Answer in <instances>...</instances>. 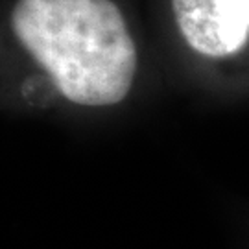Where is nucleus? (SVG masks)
<instances>
[{
  "mask_svg": "<svg viewBox=\"0 0 249 249\" xmlns=\"http://www.w3.org/2000/svg\"><path fill=\"white\" fill-rule=\"evenodd\" d=\"M9 24L67 100L104 107L131 90L137 48L115 2L17 0Z\"/></svg>",
  "mask_w": 249,
  "mask_h": 249,
  "instance_id": "obj_1",
  "label": "nucleus"
},
{
  "mask_svg": "<svg viewBox=\"0 0 249 249\" xmlns=\"http://www.w3.org/2000/svg\"><path fill=\"white\" fill-rule=\"evenodd\" d=\"M188 46L209 57L238 52L249 39V0H172Z\"/></svg>",
  "mask_w": 249,
  "mask_h": 249,
  "instance_id": "obj_2",
  "label": "nucleus"
}]
</instances>
